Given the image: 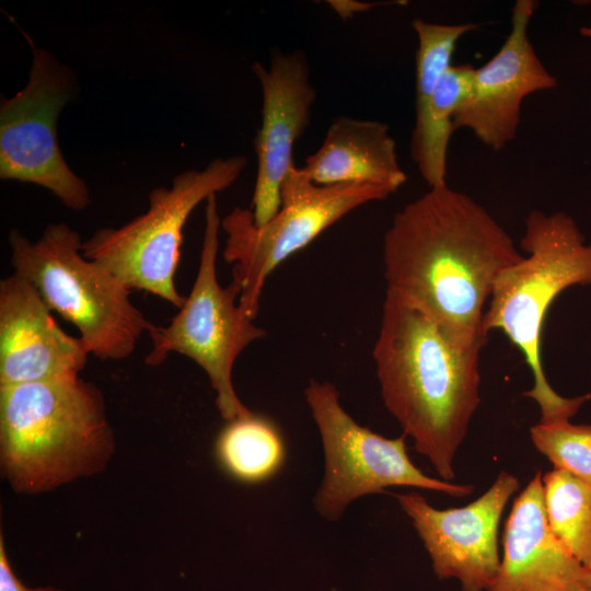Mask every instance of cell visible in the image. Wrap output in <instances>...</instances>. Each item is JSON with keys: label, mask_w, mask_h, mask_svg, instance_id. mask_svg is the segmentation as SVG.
Here are the masks:
<instances>
[{"label": "cell", "mask_w": 591, "mask_h": 591, "mask_svg": "<svg viewBox=\"0 0 591 591\" xmlns=\"http://www.w3.org/2000/svg\"><path fill=\"white\" fill-rule=\"evenodd\" d=\"M522 257L482 205L448 185L396 212L383 237L386 291L476 350L487 343L484 315L495 281Z\"/></svg>", "instance_id": "1"}, {"label": "cell", "mask_w": 591, "mask_h": 591, "mask_svg": "<svg viewBox=\"0 0 591 591\" xmlns=\"http://www.w3.org/2000/svg\"><path fill=\"white\" fill-rule=\"evenodd\" d=\"M479 352L454 343L429 316L387 292L373 348L386 409L445 482L480 403Z\"/></svg>", "instance_id": "2"}, {"label": "cell", "mask_w": 591, "mask_h": 591, "mask_svg": "<svg viewBox=\"0 0 591 591\" xmlns=\"http://www.w3.org/2000/svg\"><path fill=\"white\" fill-rule=\"evenodd\" d=\"M114 451L102 392L79 375L0 386V460L19 493L101 472Z\"/></svg>", "instance_id": "3"}, {"label": "cell", "mask_w": 591, "mask_h": 591, "mask_svg": "<svg viewBox=\"0 0 591 591\" xmlns=\"http://www.w3.org/2000/svg\"><path fill=\"white\" fill-rule=\"evenodd\" d=\"M520 246L528 256L496 279L484 328L502 332L522 352L533 375L524 393L541 409L540 421L569 419L590 396L566 398L549 385L542 361V336L554 300L572 286H591V242L586 243L571 216L531 211Z\"/></svg>", "instance_id": "4"}, {"label": "cell", "mask_w": 591, "mask_h": 591, "mask_svg": "<svg viewBox=\"0 0 591 591\" xmlns=\"http://www.w3.org/2000/svg\"><path fill=\"white\" fill-rule=\"evenodd\" d=\"M8 242L13 273L28 280L47 306L78 329L95 358H128L153 325L131 302L126 285L82 254L83 241L68 224H48L36 241L12 229Z\"/></svg>", "instance_id": "5"}, {"label": "cell", "mask_w": 591, "mask_h": 591, "mask_svg": "<svg viewBox=\"0 0 591 591\" xmlns=\"http://www.w3.org/2000/svg\"><path fill=\"white\" fill-rule=\"evenodd\" d=\"M246 164V157L235 154L177 174L171 186L150 192L147 211L83 241L82 254L108 268L129 290L147 291L179 309L185 297L174 277L185 223L200 202L230 187Z\"/></svg>", "instance_id": "6"}, {"label": "cell", "mask_w": 591, "mask_h": 591, "mask_svg": "<svg viewBox=\"0 0 591 591\" xmlns=\"http://www.w3.org/2000/svg\"><path fill=\"white\" fill-rule=\"evenodd\" d=\"M220 228L217 195H211L206 200L202 246L195 281L169 325L153 324L148 331L151 349L144 362L159 366L171 352L195 361L209 378L221 417L231 421L252 414L233 387L235 360L266 332L255 325L254 318L240 305V287L232 281L223 288L218 281Z\"/></svg>", "instance_id": "7"}, {"label": "cell", "mask_w": 591, "mask_h": 591, "mask_svg": "<svg viewBox=\"0 0 591 591\" xmlns=\"http://www.w3.org/2000/svg\"><path fill=\"white\" fill-rule=\"evenodd\" d=\"M390 195L374 185H317L294 165L282 183L280 208L266 223L256 225L250 209L230 211L221 219L223 257L233 264L232 281L240 287L239 303L246 314L256 316L265 281L279 264L348 212Z\"/></svg>", "instance_id": "8"}, {"label": "cell", "mask_w": 591, "mask_h": 591, "mask_svg": "<svg viewBox=\"0 0 591 591\" xmlns=\"http://www.w3.org/2000/svg\"><path fill=\"white\" fill-rule=\"evenodd\" d=\"M325 454V474L314 498L327 520L339 519L355 499L390 486H409L453 497L468 496L473 486L424 474L410 461L405 434L389 439L357 424L341 407L336 387L312 379L304 390Z\"/></svg>", "instance_id": "9"}, {"label": "cell", "mask_w": 591, "mask_h": 591, "mask_svg": "<svg viewBox=\"0 0 591 591\" xmlns=\"http://www.w3.org/2000/svg\"><path fill=\"white\" fill-rule=\"evenodd\" d=\"M73 72L32 46L26 84L0 102V178L44 187L72 210L90 205L89 188L65 160L57 123L74 94Z\"/></svg>", "instance_id": "10"}, {"label": "cell", "mask_w": 591, "mask_h": 591, "mask_svg": "<svg viewBox=\"0 0 591 591\" xmlns=\"http://www.w3.org/2000/svg\"><path fill=\"white\" fill-rule=\"evenodd\" d=\"M519 487V479L502 471L476 500L444 510L433 508L415 491L395 496L421 538L437 577L457 579L462 591H487L501 560L500 518Z\"/></svg>", "instance_id": "11"}, {"label": "cell", "mask_w": 591, "mask_h": 591, "mask_svg": "<svg viewBox=\"0 0 591 591\" xmlns=\"http://www.w3.org/2000/svg\"><path fill=\"white\" fill-rule=\"evenodd\" d=\"M537 8L535 0L515 1L509 35L493 58L475 69L470 96L453 116L454 130H471L494 151L517 138L523 100L557 85L528 35Z\"/></svg>", "instance_id": "12"}, {"label": "cell", "mask_w": 591, "mask_h": 591, "mask_svg": "<svg viewBox=\"0 0 591 591\" xmlns=\"http://www.w3.org/2000/svg\"><path fill=\"white\" fill-rule=\"evenodd\" d=\"M252 70L262 88L263 105L254 142L257 170L250 210L254 223L263 225L280 208L281 186L294 166V144L311 123L316 90L301 50H275L268 68L254 62Z\"/></svg>", "instance_id": "13"}, {"label": "cell", "mask_w": 591, "mask_h": 591, "mask_svg": "<svg viewBox=\"0 0 591 591\" xmlns=\"http://www.w3.org/2000/svg\"><path fill=\"white\" fill-rule=\"evenodd\" d=\"M89 356L28 280L16 273L1 280L0 386L78 376Z\"/></svg>", "instance_id": "14"}, {"label": "cell", "mask_w": 591, "mask_h": 591, "mask_svg": "<svg viewBox=\"0 0 591 591\" xmlns=\"http://www.w3.org/2000/svg\"><path fill=\"white\" fill-rule=\"evenodd\" d=\"M502 557L487 591H590L591 570L551 531L542 473L517 496L506 522Z\"/></svg>", "instance_id": "15"}, {"label": "cell", "mask_w": 591, "mask_h": 591, "mask_svg": "<svg viewBox=\"0 0 591 591\" xmlns=\"http://www.w3.org/2000/svg\"><path fill=\"white\" fill-rule=\"evenodd\" d=\"M301 172L313 183L374 185L394 194L407 181L389 126L379 120L337 117Z\"/></svg>", "instance_id": "16"}, {"label": "cell", "mask_w": 591, "mask_h": 591, "mask_svg": "<svg viewBox=\"0 0 591 591\" xmlns=\"http://www.w3.org/2000/svg\"><path fill=\"white\" fill-rule=\"evenodd\" d=\"M475 68L451 65L439 80L421 118L415 120L410 154L430 188L447 185L448 147L454 131L452 120L468 99Z\"/></svg>", "instance_id": "17"}, {"label": "cell", "mask_w": 591, "mask_h": 591, "mask_svg": "<svg viewBox=\"0 0 591 591\" xmlns=\"http://www.w3.org/2000/svg\"><path fill=\"white\" fill-rule=\"evenodd\" d=\"M215 457L232 479L247 485L275 476L286 460V444L276 425L251 414L228 421L215 440Z\"/></svg>", "instance_id": "18"}, {"label": "cell", "mask_w": 591, "mask_h": 591, "mask_svg": "<svg viewBox=\"0 0 591 591\" xmlns=\"http://www.w3.org/2000/svg\"><path fill=\"white\" fill-rule=\"evenodd\" d=\"M547 524L566 549L591 570V486L560 470L542 475Z\"/></svg>", "instance_id": "19"}, {"label": "cell", "mask_w": 591, "mask_h": 591, "mask_svg": "<svg viewBox=\"0 0 591 591\" xmlns=\"http://www.w3.org/2000/svg\"><path fill=\"white\" fill-rule=\"evenodd\" d=\"M417 35L415 120L422 117L443 73L450 68L459 39L479 27L473 22L443 24L415 19Z\"/></svg>", "instance_id": "20"}, {"label": "cell", "mask_w": 591, "mask_h": 591, "mask_svg": "<svg viewBox=\"0 0 591 591\" xmlns=\"http://www.w3.org/2000/svg\"><path fill=\"white\" fill-rule=\"evenodd\" d=\"M531 440L554 468L591 486V425L569 419L540 421L530 428Z\"/></svg>", "instance_id": "21"}, {"label": "cell", "mask_w": 591, "mask_h": 591, "mask_svg": "<svg viewBox=\"0 0 591 591\" xmlns=\"http://www.w3.org/2000/svg\"><path fill=\"white\" fill-rule=\"evenodd\" d=\"M0 591H63L51 586L30 588L15 575L8 558L3 536H0Z\"/></svg>", "instance_id": "22"}, {"label": "cell", "mask_w": 591, "mask_h": 591, "mask_svg": "<svg viewBox=\"0 0 591 591\" xmlns=\"http://www.w3.org/2000/svg\"><path fill=\"white\" fill-rule=\"evenodd\" d=\"M579 32L582 36L591 38V25L582 26Z\"/></svg>", "instance_id": "23"}, {"label": "cell", "mask_w": 591, "mask_h": 591, "mask_svg": "<svg viewBox=\"0 0 591 591\" xmlns=\"http://www.w3.org/2000/svg\"><path fill=\"white\" fill-rule=\"evenodd\" d=\"M591 591V590H590Z\"/></svg>", "instance_id": "24"}]
</instances>
